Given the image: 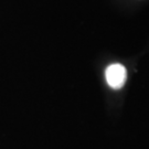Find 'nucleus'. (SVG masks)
<instances>
[{
  "label": "nucleus",
  "mask_w": 149,
  "mask_h": 149,
  "mask_svg": "<svg viewBox=\"0 0 149 149\" xmlns=\"http://www.w3.org/2000/svg\"><path fill=\"white\" fill-rule=\"evenodd\" d=\"M107 84L114 90H119L126 83L127 71L126 68L119 63L111 64L105 72Z\"/></svg>",
  "instance_id": "nucleus-1"
}]
</instances>
